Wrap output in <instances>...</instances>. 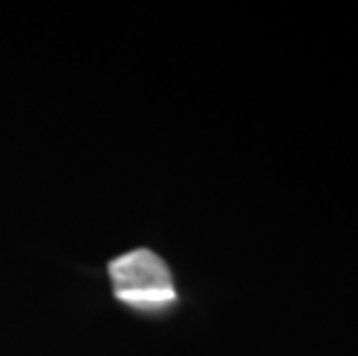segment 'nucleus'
<instances>
[{
  "label": "nucleus",
  "mask_w": 358,
  "mask_h": 356,
  "mask_svg": "<svg viewBox=\"0 0 358 356\" xmlns=\"http://www.w3.org/2000/svg\"><path fill=\"white\" fill-rule=\"evenodd\" d=\"M109 297L139 320H164L180 308V287L171 264L150 245H134L104 264Z\"/></svg>",
  "instance_id": "f257e3e1"
}]
</instances>
